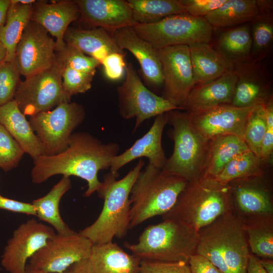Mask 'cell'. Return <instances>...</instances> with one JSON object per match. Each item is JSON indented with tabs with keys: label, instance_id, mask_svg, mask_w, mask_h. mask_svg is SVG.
<instances>
[{
	"label": "cell",
	"instance_id": "cell-1",
	"mask_svg": "<svg viewBox=\"0 0 273 273\" xmlns=\"http://www.w3.org/2000/svg\"><path fill=\"white\" fill-rule=\"evenodd\" d=\"M119 150L116 143H103L88 132H74L64 151L53 156L42 155L33 160L31 181L38 184L57 174L75 176L87 182L83 195L88 197L102 184L98 179L99 171L110 168Z\"/></svg>",
	"mask_w": 273,
	"mask_h": 273
},
{
	"label": "cell",
	"instance_id": "cell-2",
	"mask_svg": "<svg viewBox=\"0 0 273 273\" xmlns=\"http://www.w3.org/2000/svg\"><path fill=\"white\" fill-rule=\"evenodd\" d=\"M140 159L125 176L117 180L118 175L110 172L104 176L97 191L104 200L102 211L97 219L79 233L88 239L93 245L112 242L114 237H124L130 225V193L132 186L145 165Z\"/></svg>",
	"mask_w": 273,
	"mask_h": 273
},
{
	"label": "cell",
	"instance_id": "cell-3",
	"mask_svg": "<svg viewBox=\"0 0 273 273\" xmlns=\"http://www.w3.org/2000/svg\"><path fill=\"white\" fill-rule=\"evenodd\" d=\"M196 254L223 273H247L251 253L242 218L233 210L199 232Z\"/></svg>",
	"mask_w": 273,
	"mask_h": 273
},
{
	"label": "cell",
	"instance_id": "cell-4",
	"mask_svg": "<svg viewBox=\"0 0 273 273\" xmlns=\"http://www.w3.org/2000/svg\"><path fill=\"white\" fill-rule=\"evenodd\" d=\"M232 210L229 184L222 185L214 179L201 178L188 182L174 205L162 218L175 221L198 232Z\"/></svg>",
	"mask_w": 273,
	"mask_h": 273
},
{
	"label": "cell",
	"instance_id": "cell-5",
	"mask_svg": "<svg viewBox=\"0 0 273 273\" xmlns=\"http://www.w3.org/2000/svg\"><path fill=\"white\" fill-rule=\"evenodd\" d=\"M188 183L180 176L163 173L148 162L131 189L129 229L169 211Z\"/></svg>",
	"mask_w": 273,
	"mask_h": 273
},
{
	"label": "cell",
	"instance_id": "cell-6",
	"mask_svg": "<svg viewBox=\"0 0 273 273\" xmlns=\"http://www.w3.org/2000/svg\"><path fill=\"white\" fill-rule=\"evenodd\" d=\"M198 232L171 220L150 225L135 244L125 242V247L141 260L189 261L196 253Z\"/></svg>",
	"mask_w": 273,
	"mask_h": 273
},
{
	"label": "cell",
	"instance_id": "cell-7",
	"mask_svg": "<svg viewBox=\"0 0 273 273\" xmlns=\"http://www.w3.org/2000/svg\"><path fill=\"white\" fill-rule=\"evenodd\" d=\"M167 123L172 126L169 136L174 142L171 156L167 159L162 172L194 181L201 177L208 141L192 126L188 112L173 110L167 112Z\"/></svg>",
	"mask_w": 273,
	"mask_h": 273
},
{
	"label": "cell",
	"instance_id": "cell-8",
	"mask_svg": "<svg viewBox=\"0 0 273 273\" xmlns=\"http://www.w3.org/2000/svg\"><path fill=\"white\" fill-rule=\"evenodd\" d=\"M132 28L139 36L156 49L209 43L213 31L204 17L187 13L171 15L154 23H136Z\"/></svg>",
	"mask_w": 273,
	"mask_h": 273
},
{
	"label": "cell",
	"instance_id": "cell-9",
	"mask_svg": "<svg viewBox=\"0 0 273 273\" xmlns=\"http://www.w3.org/2000/svg\"><path fill=\"white\" fill-rule=\"evenodd\" d=\"M63 63L57 55L52 66L20 82L14 100L25 116L31 117L51 110L62 103L71 102V97L63 87Z\"/></svg>",
	"mask_w": 273,
	"mask_h": 273
},
{
	"label": "cell",
	"instance_id": "cell-10",
	"mask_svg": "<svg viewBox=\"0 0 273 273\" xmlns=\"http://www.w3.org/2000/svg\"><path fill=\"white\" fill-rule=\"evenodd\" d=\"M85 117L83 105L64 102L53 110L30 117L29 122L43 148L44 155L53 156L68 148L74 130Z\"/></svg>",
	"mask_w": 273,
	"mask_h": 273
},
{
	"label": "cell",
	"instance_id": "cell-11",
	"mask_svg": "<svg viewBox=\"0 0 273 273\" xmlns=\"http://www.w3.org/2000/svg\"><path fill=\"white\" fill-rule=\"evenodd\" d=\"M125 75V81L117 90L118 110L123 118H135L133 132L144 121L151 117L180 110L147 88L130 62L126 64Z\"/></svg>",
	"mask_w": 273,
	"mask_h": 273
},
{
	"label": "cell",
	"instance_id": "cell-12",
	"mask_svg": "<svg viewBox=\"0 0 273 273\" xmlns=\"http://www.w3.org/2000/svg\"><path fill=\"white\" fill-rule=\"evenodd\" d=\"M92 242L79 233L56 234L29 259L30 267L51 273H62L80 261L89 259Z\"/></svg>",
	"mask_w": 273,
	"mask_h": 273
},
{
	"label": "cell",
	"instance_id": "cell-13",
	"mask_svg": "<svg viewBox=\"0 0 273 273\" xmlns=\"http://www.w3.org/2000/svg\"><path fill=\"white\" fill-rule=\"evenodd\" d=\"M156 50L163 79L162 97L183 110L185 102L195 87L189 47L178 45Z\"/></svg>",
	"mask_w": 273,
	"mask_h": 273
},
{
	"label": "cell",
	"instance_id": "cell-14",
	"mask_svg": "<svg viewBox=\"0 0 273 273\" xmlns=\"http://www.w3.org/2000/svg\"><path fill=\"white\" fill-rule=\"evenodd\" d=\"M56 234L51 226L32 218L21 224L8 240L1 264L9 273H26L28 260Z\"/></svg>",
	"mask_w": 273,
	"mask_h": 273
},
{
	"label": "cell",
	"instance_id": "cell-15",
	"mask_svg": "<svg viewBox=\"0 0 273 273\" xmlns=\"http://www.w3.org/2000/svg\"><path fill=\"white\" fill-rule=\"evenodd\" d=\"M255 106L238 107L223 104L187 112L193 128L207 141L223 135L244 139L249 115Z\"/></svg>",
	"mask_w": 273,
	"mask_h": 273
},
{
	"label": "cell",
	"instance_id": "cell-16",
	"mask_svg": "<svg viewBox=\"0 0 273 273\" xmlns=\"http://www.w3.org/2000/svg\"><path fill=\"white\" fill-rule=\"evenodd\" d=\"M42 26L30 21L16 49L15 61L25 78L52 66L57 59L56 42Z\"/></svg>",
	"mask_w": 273,
	"mask_h": 273
},
{
	"label": "cell",
	"instance_id": "cell-17",
	"mask_svg": "<svg viewBox=\"0 0 273 273\" xmlns=\"http://www.w3.org/2000/svg\"><path fill=\"white\" fill-rule=\"evenodd\" d=\"M263 176L237 179L229 184L232 210L242 219L273 215L272 195Z\"/></svg>",
	"mask_w": 273,
	"mask_h": 273
},
{
	"label": "cell",
	"instance_id": "cell-18",
	"mask_svg": "<svg viewBox=\"0 0 273 273\" xmlns=\"http://www.w3.org/2000/svg\"><path fill=\"white\" fill-rule=\"evenodd\" d=\"M166 124L167 113L156 116L152 126L142 137L124 152L113 158L110 172L118 175V170L122 167L142 157L147 158L149 163L162 169L167 160L162 146L163 131Z\"/></svg>",
	"mask_w": 273,
	"mask_h": 273
},
{
	"label": "cell",
	"instance_id": "cell-19",
	"mask_svg": "<svg viewBox=\"0 0 273 273\" xmlns=\"http://www.w3.org/2000/svg\"><path fill=\"white\" fill-rule=\"evenodd\" d=\"M82 20L112 33L118 29L132 27L137 23L131 10L124 0L75 1Z\"/></svg>",
	"mask_w": 273,
	"mask_h": 273
},
{
	"label": "cell",
	"instance_id": "cell-20",
	"mask_svg": "<svg viewBox=\"0 0 273 273\" xmlns=\"http://www.w3.org/2000/svg\"><path fill=\"white\" fill-rule=\"evenodd\" d=\"M79 14L75 1H61L48 3L36 1L32 5L30 21L46 29L56 38V52L64 47V36L71 23L76 20Z\"/></svg>",
	"mask_w": 273,
	"mask_h": 273
},
{
	"label": "cell",
	"instance_id": "cell-21",
	"mask_svg": "<svg viewBox=\"0 0 273 273\" xmlns=\"http://www.w3.org/2000/svg\"><path fill=\"white\" fill-rule=\"evenodd\" d=\"M111 35L121 49L128 51L138 60L148 84L154 87L163 84L161 65L156 49L139 36L132 27L115 30Z\"/></svg>",
	"mask_w": 273,
	"mask_h": 273
},
{
	"label": "cell",
	"instance_id": "cell-22",
	"mask_svg": "<svg viewBox=\"0 0 273 273\" xmlns=\"http://www.w3.org/2000/svg\"><path fill=\"white\" fill-rule=\"evenodd\" d=\"M237 81V74L233 68L212 82L195 86L185 102L183 110L191 111L231 104Z\"/></svg>",
	"mask_w": 273,
	"mask_h": 273
},
{
	"label": "cell",
	"instance_id": "cell-23",
	"mask_svg": "<svg viewBox=\"0 0 273 273\" xmlns=\"http://www.w3.org/2000/svg\"><path fill=\"white\" fill-rule=\"evenodd\" d=\"M237 81L231 104L238 107H247L264 104L272 96L268 83L259 70L245 61L233 67Z\"/></svg>",
	"mask_w": 273,
	"mask_h": 273
},
{
	"label": "cell",
	"instance_id": "cell-24",
	"mask_svg": "<svg viewBox=\"0 0 273 273\" xmlns=\"http://www.w3.org/2000/svg\"><path fill=\"white\" fill-rule=\"evenodd\" d=\"M0 123L33 160L45 155L39 139L14 100L0 106Z\"/></svg>",
	"mask_w": 273,
	"mask_h": 273
},
{
	"label": "cell",
	"instance_id": "cell-25",
	"mask_svg": "<svg viewBox=\"0 0 273 273\" xmlns=\"http://www.w3.org/2000/svg\"><path fill=\"white\" fill-rule=\"evenodd\" d=\"M189 47L195 86L212 82L233 68L209 43H196Z\"/></svg>",
	"mask_w": 273,
	"mask_h": 273
},
{
	"label": "cell",
	"instance_id": "cell-26",
	"mask_svg": "<svg viewBox=\"0 0 273 273\" xmlns=\"http://www.w3.org/2000/svg\"><path fill=\"white\" fill-rule=\"evenodd\" d=\"M65 43L98 60L100 63L113 53H124L116 44L112 35L102 28L92 29L68 28L64 36Z\"/></svg>",
	"mask_w": 273,
	"mask_h": 273
},
{
	"label": "cell",
	"instance_id": "cell-27",
	"mask_svg": "<svg viewBox=\"0 0 273 273\" xmlns=\"http://www.w3.org/2000/svg\"><path fill=\"white\" fill-rule=\"evenodd\" d=\"M89 260L95 273H140L141 259L113 242L93 245Z\"/></svg>",
	"mask_w": 273,
	"mask_h": 273
},
{
	"label": "cell",
	"instance_id": "cell-28",
	"mask_svg": "<svg viewBox=\"0 0 273 273\" xmlns=\"http://www.w3.org/2000/svg\"><path fill=\"white\" fill-rule=\"evenodd\" d=\"M249 150L244 139L236 135L210 139L201 178H214L233 158Z\"/></svg>",
	"mask_w": 273,
	"mask_h": 273
},
{
	"label": "cell",
	"instance_id": "cell-29",
	"mask_svg": "<svg viewBox=\"0 0 273 273\" xmlns=\"http://www.w3.org/2000/svg\"><path fill=\"white\" fill-rule=\"evenodd\" d=\"M71 188L70 177L63 176L48 194L31 203L35 209L36 216L50 224L59 235H68L75 232L63 220L59 210L62 198Z\"/></svg>",
	"mask_w": 273,
	"mask_h": 273
},
{
	"label": "cell",
	"instance_id": "cell-30",
	"mask_svg": "<svg viewBox=\"0 0 273 273\" xmlns=\"http://www.w3.org/2000/svg\"><path fill=\"white\" fill-rule=\"evenodd\" d=\"M32 5H24L11 0L4 24L0 28V42L7 51L5 61L15 60L17 46L30 21Z\"/></svg>",
	"mask_w": 273,
	"mask_h": 273
},
{
	"label": "cell",
	"instance_id": "cell-31",
	"mask_svg": "<svg viewBox=\"0 0 273 273\" xmlns=\"http://www.w3.org/2000/svg\"><path fill=\"white\" fill-rule=\"evenodd\" d=\"M242 219L251 253L273 259V215Z\"/></svg>",
	"mask_w": 273,
	"mask_h": 273
},
{
	"label": "cell",
	"instance_id": "cell-32",
	"mask_svg": "<svg viewBox=\"0 0 273 273\" xmlns=\"http://www.w3.org/2000/svg\"><path fill=\"white\" fill-rule=\"evenodd\" d=\"M259 14L256 0H226L204 18L212 28H223L252 21Z\"/></svg>",
	"mask_w": 273,
	"mask_h": 273
},
{
	"label": "cell",
	"instance_id": "cell-33",
	"mask_svg": "<svg viewBox=\"0 0 273 273\" xmlns=\"http://www.w3.org/2000/svg\"><path fill=\"white\" fill-rule=\"evenodd\" d=\"M252 44L250 28L243 25L222 33L218 41L217 51L233 67L247 59Z\"/></svg>",
	"mask_w": 273,
	"mask_h": 273
},
{
	"label": "cell",
	"instance_id": "cell-34",
	"mask_svg": "<svg viewBox=\"0 0 273 273\" xmlns=\"http://www.w3.org/2000/svg\"><path fill=\"white\" fill-rule=\"evenodd\" d=\"M137 23L151 24L168 16L186 13L179 0H127Z\"/></svg>",
	"mask_w": 273,
	"mask_h": 273
},
{
	"label": "cell",
	"instance_id": "cell-35",
	"mask_svg": "<svg viewBox=\"0 0 273 273\" xmlns=\"http://www.w3.org/2000/svg\"><path fill=\"white\" fill-rule=\"evenodd\" d=\"M262 162L249 150L233 158L214 179L222 185L234 180L253 176H263Z\"/></svg>",
	"mask_w": 273,
	"mask_h": 273
},
{
	"label": "cell",
	"instance_id": "cell-36",
	"mask_svg": "<svg viewBox=\"0 0 273 273\" xmlns=\"http://www.w3.org/2000/svg\"><path fill=\"white\" fill-rule=\"evenodd\" d=\"M266 130L265 104L257 105L249 115L244 140L249 150L259 159L261 144Z\"/></svg>",
	"mask_w": 273,
	"mask_h": 273
},
{
	"label": "cell",
	"instance_id": "cell-37",
	"mask_svg": "<svg viewBox=\"0 0 273 273\" xmlns=\"http://www.w3.org/2000/svg\"><path fill=\"white\" fill-rule=\"evenodd\" d=\"M56 53L64 67L79 71L95 75L96 68L101 65L98 60L66 43L60 52Z\"/></svg>",
	"mask_w": 273,
	"mask_h": 273
},
{
	"label": "cell",
	"instance_id": "cell-38",
	"mask_svg": "<svg viewBox=\"0 0 273 273\" xmlns=\"http://www.w3.org/2000/svg\"><path fill=\"white\" fill-rule=\"evenodd\" d=\"M24 152L0 123V168L7 172L17 167Z\"/></svg>",
	"mask_w": 273,
	"mask_h": 273
},
{
	"label": "cell",
	"instance_id": "cell-39",
	"mask_svg": "<svg viewBox=\"0 0 273 273\" xmlns=\"http://www.w3.org/2000/svg\"><path fill=\"white\" fill-rule=\"evenodd\" d=\"M20 73L15 61H4L0 64V106L14 100L21 81Z\"/></svg>",
	"mask_w": 273,
	"mask_h": 273
},
{
	"label": "cell",
	"instance_id": "cell-40",
	"mask_svg": "<svg viewBox=\"0 0 273 273\" xmlns=\"http://www.w3.org/2000/svg\"><path fill=\"white\" fill-rule=\"evenodd\" d=\"M252 41L254 51L267 49L273 40V25L271 14L259 13L253 20Z\"/></svg>",
	"mask_w": 273,
	"mask_h": 273
},
{
	"label": "cell",
	"instance_id": "cell-41",
	"mask_svg": "<svg viewBox=\"0 0 273 273\" xmlns=\"http://www.w3.org/2000/svg\"><path fill=\"white\" fill-rule=\"evenodd\" d=\"M94 76V75L63 66L62 74L63 88L70 97L84 93L92 87Z\"/></svg>",
	"mask_w": 273,
	"mask_h": 273
},
{
	"label": "cell",
	"instance_id": "cell-42",
	"mask_svg": "<svg viewBox=\"0 0 273 273\" xmlns=\"http://www.w3.org/2000/svg\"><path fill=\"white\" fill-rule=\"evenodd\" d=\"M140 273H191L189 263L141 260Z\"/></svg>",
	"mask_w": 273,
	"mask_h": 273
},
{
	"label": "cell",
	"instance_id": "cell-43",
	"mask_svg": "<svg viewBox=\"0 0 273 273\" xmlns=\"http://www.w3.org/2000/svg\"><path fill=\"white\" fill-rule=\"evenodd\" d=\"M125 53H113L106 57L101 62L106 77L111 80H117L125 72Z\"/></svg>",
	"mask_w": 273,
	"mask_h": 273
},
{
	"label": "cell",
	"instance_id": "cell-44",
	"mask_svg": "<svg viewBox=\"0 0 273 273\" xmlns=\"http://www.w3.org/2000/svg\"><path fill=\"white\" fill-rule=\"evenodd\" d=\"M226 0H179L186 13L198 17H205L220 7Z\"/></svg>",
	"mask_w": 273,
	"mask_h": 273
},
{
	"label": "cell",
	"instance_id": "cell-45",
	"mask_svg": "<svg viewBox=\"0 0 273 273\" xmlns=\"http://www.w3.org/2000/svg\"><path fill=\"white\" fill-rule=\"evenodd\" d=\"M0 209L13 212L36 216V211L31 203L11 199L0 195Z\"/></svg>",
	"mask_w": 273,
	"mask_h": 273
},
{
	"label": "cell",
	"instance_id": "cell-46",
	"mask_svg": "<svg viewBox=\"0 0 273 273\" xmlns=\"http://www.w3.org/2000/svg\"><path fill=\"white\" fill-rule=\"evenodd\" d=\"M188 263L191 273H223L206 257L198 254L191 256Z\"/></svg>",
	"mask_w": 273,
	"mask_h": 273
},
{
	"label": "cell",
	"instance_id": "cell-47",
	"mask_svg": "<svg viewBox=\"0 0 273 273\" xmlns=\"http://www.w3.org/2000/svg\"><path fill=\"white\" fill-rule=\"evenodd\" d=\"M273 151V123H266V130L261 147L260 159L266 162L271 157Z\"/></svg>",
	"mask_w": 273,
	"mask_h": 273
},
{
	"label": "cell",
	"instance_id": "cell-48",
	"mask_svg": "<svg viewBox=\"0 0 273 273\" xmlns=\"http://www.w3.org/2000/svg\"><path fill=\"white\" fill-rule=\"evenodd\" d=\"M62 273H95L89 259L77 262Z\"/></svg>",
	"mask_w": 273,
	"mask_h": 273
},
{
	"label": "cell",
	"instance_id": "cell-49",
	"mask_svg": "<svg viewBox=\"0 0 273 273\" xmlns=\"http://www.w3.org/2000/svg\"><path fill=\"white\" fill-rule=\"evenodd\" d=\"M247 273H266L260 265L258 257L251 253L249 256Z\"/></svg>",
	"mask_w": 273,
	"mask_h": 273
},
{
	"label": "cell",
	"instance_id": "cell-50",
	"mask_svg": "<svg viewBox=\"0 0 273 273\" xmlns=\"http://www.w3.org/2000/svg\"><path fill=\"white\" fill-rule=\"evenodd\" d=\"M259 13L270 14L272 10V1L266 0L256 1Z\"/></svg>",
	"mask_w": 273,
	"mask_h": 273
},
{
	"label": "cell",
	"instance_id": "cell-51",
	"mask_svg": "<svg viewBox=\"0 0 273 273\" xmlns=\"http://www.w3.org/2000/svg\"><path fill=\"white\" fill-rule=\"evenodd\" d=\"M11 0H0V28L4 24Z\"/></svg>",
	"mask_w": 273,
	"mask_h": 273
},
{
	"label": "cell",
	"instance_id": "cell-52",
	"mask_svg": "<svg viewBox=\"0 0 273 273\" xmlns=\"http://www.w3.org/2000/svg\"><path fill=\"white\" fill-rule=\"evenodd\" d=\"M259 262L266 273H273V259L258 257Z\"/></svg>",
	"mask_w": 273,
	"mask_h": 273
},
{
	"label": "cell",
	"instance_id": "cell-53",
	"mask_svg": "<svg viewBox=\"0 0 273 273\" xmlns=\"http://www.w3.org/2000/svg\"><path fill=\"white\" fill-rule=\"evenodd\" d=\"M6 56V49L4 46L0 42V64L5 61Z\"/></svg>",
	"mask_w": 273,
	"mask_h": 273
},
{
	"label": "cell",
	"instance_id": "cell-54",
	"mask_svg": "<svg viewBox=\"0 0 273 273\" xmlns=\"http://www.w3.org/2000/svg\"><path fill=\"white\" fill-rule=\"evenodd\" d=\"M26 273H51L43 270L33 268L29 266H26Z\"/></svg>",
	"mask_w": 273,
	"mask_h": 273
},
{
	"label": "cell",
	"instance_id": "cell-55",
	"mask_svg": "<svg viewBox=\"0 0 273 273\" xmlns=\"http://www.w3.org/2000/svg\"><path fill=\"white\" fill-rule=\"evenodd\" d=\"M17 2L24 5H33L36 1L34 0H16Z\"/></svg>",
	"mask_w": 273,
	"mask_h": 273
}]
</instances>
